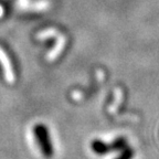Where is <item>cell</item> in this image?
I'll return each instance as SVG.
<instances>
[{
    "label": "cell",
    "mask_w": 159,
    "mask_h": 159,
    "mask_svg": "<svg viewBox=\"0 0 159 159\" xmlns=\"http://www.w3.org/2000/svg\"><path fill=\"white\" fill-rule=\"evenodd\" d=\"M1 13H2V8L0 7V16H1Z\"/></svg>",
    "instance_id": "cell-5"
},
{
    "label": "cell",
    "mask_w": 159,
    "mask_h": 159,
    "mask_svg": "<svg viewBox=\"0 0 159 159\" xmlns=\"http://www.w3.org/2000/svg\"><path fill=\"white\" fill-rule=\"evenodd\" d=\"M0 62H1L3 70H5V75H6V80H7V82L8 83H13L15 75H13L12 67H11L9 59H8V57L6 55V53L3 52L2 49H0Z\"/></svg>",
    "instance_id": "cell-2"
},
{
    "label": "cell",
    "mask_w": 159,
    "mask_h": 159,
    "mask_svg": "<svg viewBox=\"0 0 159 159\" xmlns=\"http://www.w3.org/2000/svg\"><path fill=\"white\" fill-rule=\"evenodd\" d=\"M64 42H65L64 38L61 35V37L59 38V41H57V47H55L54 49L51 51V53H50V57H49L50 59H54V57L59 54V52L63 49V47H64Z\"/></svg>",
    "instance_id": "cell-3"
},
{
    "label": "cell",
    "mask_w": 159,
    "mask_h": 159,
    "mask_svg": "<svg viewBox=\"0 0 159 159\" xmlns=\"http://www.w3.org/2000/svg\"><path fill=\"white\" fill-rule=\"evenodd\" d=\"M34 134L37 136L38 140H39V144L42 148L43 154L47 157H50L52 155V146H51V143H50L49 139V134H48V130L44 126L42 125H38L34 128Z\"/></svg>",
    "instance_id": "cell-1"
},
{
    "label": "cell",
    "mask_w": 159,
    "mask_h": 159,
    "mask_svg": "<svg viewBox=\"0 0 159 159\" xmlns=\"http://www.w3.org/2000/svg\"><path fill=\"white\" fill-rule=\"evenodd\" d=\"M133 152L132 150H129V149H127V150H125L124 154L122 155V156L119 157L118 159H130V157H132Z\"/></svg>",
    "instance_id": "cell-4"
}]
</instances>
